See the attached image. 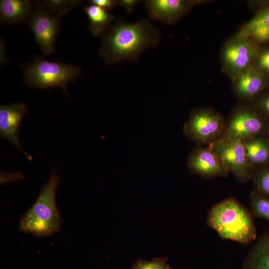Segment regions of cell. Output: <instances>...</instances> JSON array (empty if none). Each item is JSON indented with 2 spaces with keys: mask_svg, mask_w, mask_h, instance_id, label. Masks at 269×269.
<instances>
[{
  "mask_svg": "<svg viewBox=\"0 0 269 269\" xmlns=\"http://www.w3.org/2000/svg\"><path fill=\"white\" fill-rule=\"evenodd\" d=\"M61 17L52 15L40 1L35 2L27 21L28 26L33 32L35 40L40 49L46 55L51 54L55 50Z\"/></svg>",
  "mask_w": 269,
  "mask_h": 269,
  "instance_id": "6",
  "label": "cell"
},
{
  "mask_svg": "<svg viewBox=\"0 0 269 269\" xmlns=\"http://www.w3.org/2000/svg\"><path fill=\"white\" fill-rule=\"evenodd\" d=\"M33 2L29 0H1L0 19L4 25H13L27 22L33 10Z\"/></svg>",
  "mask_w": 269,
  "mask_h": 269,
  "instance_id": "13",
  "label": "cell"
},
{
  "mask_svg": "<svg viewBox=\"0 0 269 269\" xmlns=\"http://www.w3.org/2000/svg\"><path fill=\"white\" fill-rule=\"evenodd\" d=\"M137 0H119L118 6L123 8L128 13H132L139 2Z\"/></svg>",
  "mask_w": 269,
  "mask_h": 269,
  "instance_id": "25",
  "label": "cell"
},
{
  "mask_svg": "<svg viewBox=\"0 0 269 269\" xmlns=\"http://www.w3.org/2000/svg\"><path fill=\"white\" fill-rule=\"evenodd\" d=\"M248 164L251 168L255 165L269 161V145L264 140L257 137L243 141Z\"/></svg>",
  "mask_w": 269,
  "mask_h": 269,
  "instance_id": "18",
  "label": "cell"
},
{
  "mask_svg": "<svg viewBox=\"0 0 269 269\" xmlns=\"http://www.w3.org/2000/svg\"><path fill=\"white\" fill-rule=\"evenodd\" d=\"M261 106L265 113L269 116V95L265 97L261 100Z\"/></svg>",
  "mask_w": 269,
  "mask_h": 269,
  "instance_id": "26",
  "label": "cell"
},
{
  "mask_svg": "<svg viewBox=\"0 0 269 269\" xmlns=\"http://www.w3.org/2000/svg\"><path fill=\"white\" fill-rule=\"evenodd\" d=\"M254 183L260 195L269 197V168L259 172L254 177Z\"/></svg>",
  "mask_w": 269,
  "mask_h": 269,
  "instance_id": "21",
  "label": "cell"
},
{
  "mask_svg": "<svg viewBox=\"0 0 269 269\" xmlns=\"http://www.w3.org/2000/svg\"><path fill=\"white\" fill-rule=\"evenodd\" d=\"M251 206L254 216L269 221V197L260 194H253Z\"/></svg>",
  "mask_w": 269,
  "mask_h": 269,
  "instance_id": "20",
  "label": "cell"
},
{
  "mask_svg": "<svg viewBox=\"0 0 269 269\" xmlns=\"http://www.w3.org/2000/svg\"><path fill=\"white\" fill-rule=\"evenodd\" d=\"M258 70L262 73H269V48L262 51L257 58Z\"/></svg>",
  "mask_w": 269,
  "mask_h": 269,
  "instance_id": "23",
  "label": "cell"
},
{
  "mask_svg": "<svg viewBox=\"0 0 269 269\" xmlns=\"http://www.w3.org/2000/svg\"><path fill=\"white\" fill-rule=\"evenodd\" d=\"M144 3L151 19L172 24L188 11L193 2L182 0H146Z\"/></svg>",
  "mask_w": 269,
  "mask_h": 269,
  "instance_id": "12",
  "label": "cell"
},
{
  "mask_svg": "<svg viewBox=\"0 0 269 269\" xmlns=\"http://www.w3.org/2000/svg\"><path fill=\"white\" fill-rule=\"evenodd\" d=\"M83 10L88 17L89 29L94 36H102L113 25L114 15L97 5H84Z\"/></svg>",
  "mask_w": 269,
  "mask_h": 269,
  "instance_id": "15",
  "label": "cell"
},
{
  "mask_svg": "<svg viewBox=\"0 0 269 269\" xmlns=\"http://www.w3.org/2000/svg\"><path fill=\"white\" fill-rule=\"evenodd\" d=\"M188 165L193 172L206 177L223 176L228 173L218 155L209 146L193 149L189 156Z\"/></svg>",
  "mask_w": 269,
  "mask_h": 269,
  "instance_id": "11",
  "label": "cell"
},
{
  "mask_svg": "<svg viewBox=\"0 0 269 269\" xmlns=\"http://www.w3.org/2000/svg\"><path fill=\"white\" fill-rule=\"evenodd\" d=\"M248 269H269V234H264L254 245L248 255Z\"/></svg>",
  "mask_w": 269,
  "mask_h": 269,
  "instance_id": "17",
  "label": "cell"
},
{
  "mask_svg": "<svg viewBox=\"0 0 269 269\" xmlns=\"http://www.w3.org/2000/svg\"><path fill=\"white\" fill-rule=\"evenodd\" d=\"M60 177L53 173L42 187L31 207L19 220V230L37 237H47L61 229L60 215L56 201V193Z\"/></svg>",
  "mask_w": 269,
  "mask_h": 269,
  "instance_id": "2",
  "label": "cell"
},
{
  "mask_svg": "<svg viewBox=\"0 0 269 269\" xmlns=\"http://www.w3.org/2000/svg\"><path fill=\"white\" fill-rule=\"evenodd\" d=\"M256 52L255 42L248 38L238 37L225 47L223 57L227 67L239 74L250 67Z\"/></svg>",
  "mask_w": 269,
  "mask_h": 269,
  "instance_id": "10",
  "label": "cell"
},
{
  "mask_svg": "<svg viewBox=\"0 0 269 269\" xmlns=\"http://www.w3.org/2000/svg\"><path fill=\"white\" fill-rule=\"evenodd\" d=\"M238 37L248 38L255 42L269 40V7L261 11L247 23Z\"/></svg>",
  "mask_w": 269,
  "mask_h": 269,
  "instance_id": "16",
  "label": "cell"
},
{
  "mask_svg": "<svg viewBox=\"0 0 269 269\" xmlns=\"http://www.w3.org/2000/svg\"><path fill=\"white\" fill-rule=\"evenodd\" d=\"M265 85L263 73L251 67L239 74L235 84L237 94L244 98H250L259 93Z\"/></svg>",
  "mask_w": 269,
  "mask_h": 269,
  "instance_id": "14",
  "label": "cell"
},
{
  "mask_svg": "<svg viewBox=\"0 0 269 269\" xmlns=\"http://www.w3.org/2000/svg\"><path fill=\"white\" fill-rule=\"evenodd\" d=\"M263 128V122L255 113L241 109L231 116L222 136L244 141L257 137Z\"/></svg>",
  "mask_w": 269,
  "mask_h": 269,
  "instance_id": "8",
  "label": "cell"
},
{
  "mask_svg": "<svg viewBox=\"0 0 269 269\" xmlns=\"http://www.w3.org/2000/svg\"><path fill=\"white\" fill-rule=\"evenodd\" d=\"M208 218L209 225L223 239L248 244L256 238L251 215L233 199H227L215 204Z\"/></svg>",
  "mask_w": 269,
  "mask_h": 269,
  "instance_id": "3",
  "label": "cell"
},
{
  "mask_svg": "<svg viewBox=\"0 0 269 269\" xmlns=\"http://www.w3.org/2000/svg\"><path fill=\"white\" fill-rule=\"evenodd\" d=\"M218 155L226 169L240 181L249 176L250 169L243 141L222 136L209 146Z\"/></svg>",
  "mask_w": 269,
  "mask_h": 269,
  "instance_id": "7",
  "label": "cell"
},
{
  "mask_svg": "<svg viewBox=\"0 0 269 269\" xmlns=\"http://www.w3.org/2000/svg\"><path fill=\"white\" fill-rule=\"evenodd\" d=\"M27 107L20 102L0 107V134L17 147L29 160L32 157L22 147L19 140V130L27 112Z\"/></svg>",
  "mask_w": 269,
  "mask_h": 269,
  "instance_id": "9",
  "label": "cell"
},
{
  "mask_svg": "<svg viewBox=\"0 0 269 269\" xmlns=\"http://www.w3.org/2000/svg\"><path fill=\"white\" fill-rule=\"evenodd\" d=\"M80 1L75 0H44L40 2L50 12H54L56 15L62 17L78 5Z\"/></svg>",
  "mask_w": 269,
  "mask_h": 269,
  "instance_id": "19",
  "label": "cell"
},
{
  "mask_svg": "<svg viewBox=\"0 0 269 269\" xmlns=\"http://www.w3.org/2000/svg\"><path fill=\"white\" fill-rule=\"evenodd\" d=\"M134 269H170L164 259H158L151 262L137 263Z\"/></svg>",
  "mask_w": 269,
  "mask_h": 269,
  "instance_id": "22",
  "label": "cell"
},
{
  "mask_svg": "<svg viewBox=\"0 0 269 269\" xmlns=\"http://www.w3.org/2000/svg\"><path fill=\"white\" fill-rule=\"evenodd\" d=\"M226 124L218 113L209 110L193 111L184 127L186 135L198 144H210L221 137Z\"/></svg>",
  "mask_w": 269,
  "mask_h": 269,
  "instance_id": "5",
  "label": "cell"
},
{
  "mask_svg": "<svg viewBox=\"0 0 269 269\" xmlns=\"http://www.w3.org/2000/svg\"><path fill=\"white\" fill-rule=\"evenodd\" d=\"M160 40L159 30L148 19L128 23L119 18L102 36L98 53L109 64L136 61L143 51L158 45Z\"/></svg>",
  "mask_w": 269,
  "mask_h": 269,
  "instance_id": "1",
  "label": "cell"
},
{
  "mask_svg": "<svg viewBox=\"0 0 269 269\" xmlns=\"http://www.w3.org/2000/svg\"><path fill=\"white\" fill-rule=\"evenodd\" d=\"M88 1L109 12L118 6V0H90Z\"/></svg>",
  "mask_w": 269,
  "mask_h": 269,
  "instance_id": "24",
  "label": "cell"
},
{
  "mask_svg": "<svg viewBox=\"0 0 269 269\" xmlns=\"http://www.w3.org/2000/svg\"><path fill=\"white\" fill-rule=\"evenodd\" d=\"M22 68L23 81L27 86L42 89L59 87L66 94L69 83L77 79L82 73L77 65L49 61L38 56Z\"/></svg>",
  "mask_w": 269,
  "mask_h": 269,
  "instance_id": "4",
  "label": "cell"
}]
</instances>
